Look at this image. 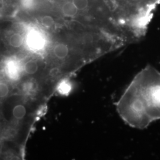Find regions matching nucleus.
<instances>
[{"label":"nucleus","instance_id":"obj_1","mask_svg":"<svg viewBox=\"0 0 160 160\" xmlns=\"http://www.w3.org/2000/svg\"><path fill=\"white\" fill-rule=\"evenodd\" d=\"M121 118L143 129L160 119V72L152 67L142 69L132 81L117 104Z\"/></svg>","mask_w":160,"mask_h":160},{"label":"nucleus","instance_id":"obj_2","mask_svg":"<svg viewBox=\"0 0 160 160\" xmlns=\"http://www.w3.org/2000/svg\"><path fill=\"white\" fill-rule=\"evenodd\" d=\"M46 104L14 90L0 102V140L24 151L30 133L46 110Z\"/></svg>","mask_w":160,"mask_h":160},{"label":"nucleus","instance_id":"obj_3","mask_svg":"<svg viewBox=\"0 0 160 160\" xmlns=\"http://www.w3.org/2000/svg\"><path fill=\"white\" fill-rule=\"evenodd\" d=\"M28 22L18 17L0 19V40L8 56L28 54L26 48V33Z\"/></svg>","mask_w":160,"mask_h":160},{"label":"nucleus","instance_id":"obj_4","mask_svg":"<svg viewBox=\"0 0 160 160\" xmlns=\"http://www.w3.org/2000/svg\"><path fill=\"white\" fill-rule=\"evenodd\" d=\"M19 12L18 0H0V19L17 17Z\"/></svg>","mask_w":160,"mask_h":160},{"label":"nucleus","instance_id":"obj_5","mask_svg":"<svg viewBox=\"0 0 160 160\" xmlns=\"http://www.w3.org/2000/svg\"><path fill=\"white\" fill-rule=\"evenodd\" d=\"M58 12L61 15V17L65 18H74L79 12L71 0H61L58 5Z\"/></svg>","mask_w":160,"mask_h":160},{"label":"nucleus","instance_id":"obj_6","mask_svg":"<svg viewBox=\"0 0 160 160\" xmlns=\"http://www.w3.org/2000/svg\"><path fill=\"white\" fill-rule=\"evenodd\" d=\"M14 88V83L8 80L2 72L0 76V102L13 93Z\"/></svg>","mask_w":160,"mask_h":160},{"label":"nucleus","instance_id":"obj_7","mask_svg":"<svg viewBox=\"0 0 160 160\" xmlns=\"http://www.w3.org/2000/svg\"><path fill=\"white\" fill-rule=\"evenodd\" d=\"M78 12L84 11L89 6L88 0H71Z\"/></svg>","mask_w":160,"mask_h":160},{"label":"nucleus","instance_id":"obj_8","mask_svg":"<svg viewBox=\"0 0 160 160\" xmlns=\"http://www.w3.org/2000/svg\"><path fill=\"white\" fill-rule=\"evenodd\" d=\"M7 57H8V53L4 45L0 40V63L3 60V59Z\"/></svg>","mask_w":160,"mask_h":160}]
</instances>
